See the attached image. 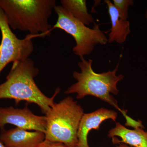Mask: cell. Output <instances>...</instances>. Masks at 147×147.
I'll return each instance as SVG.
<instances>
[{
  "label": "cell",
  "mask_w": 147,
  "mask_h": 147,
  "mask_svg": "<svg viewBox=\"0 0 147 147\" xmlns=\"http://www.w3.org/2000/svg\"><path fill=\"white\" fill-rule=\"evenodd\" d=\"M118 114L115 111L102 108L82 116L77 132L78 147H90L88 144V136L92 129L99 130L103 121L111 119L115 121Z\"/></svg>",
  "instance_id": "ba28073f"
},
{
  "label": "cell",
  "mask_w": 147,
  "mask_h": 147,
  "mask_svg": "<svg viewBox=\"0 0 147 147\" xmlns=\"http://www.w3.org/2000/svg\"><path fill=\"white\" fill-rule=\"evenodd\" d=\"M0 147H7L3 142L0 141Z\"/></svg>",
  "instance_id": "2e32d148"
},
{
  "label": "cell",
  "mask_w": 147,
  "mask_h": 147,
  "mask_svg": "<svg viewBox=\"0 0 147 147\" xmlns=\"http://www.w3.org/2000/svg\"><path fill=\"white\" fill-rule=\"evenodd\" d=\"M143 129H129L117 123L115 127L108 132V136L112 138L115 144L123 143L133 147H147V132Z\"/></svg>",
  "instance_id": "30bf717a"
},
{
  "label": "cell",
  "mask_w": 147,
  "mask_h": 147,
  "mask_svg": "<svg viewBox=\"0 0 147 147\" xmlns=\"http://www.w3.org/2000/svg\"><path fill=\"white\" fill-rule=\"evenodd\" d=\"M45 140V134L16 127L6 130L2 129L0 141L7 147H38Z\"/></svg>",
  "instance_id": "9c48e42d"
},
{
  "label": "cell",
  "mask_w": 147,
  "mask_h": 147,
  "mask_svg": "<svg viewBox=\"0 0 147 147\" xmlns=\"http://www.w3.org/2000/svg\"><path fill=\"white\" fill-rule=\"evenodd\" d=\"M145 17H146V19L147 21V8L146 11V14H145Z\"/></svg>",
  "instance_id": "e0dca14e"
},
{
  "label": "cell",
  "mask_w": 147,
  "mask_h": 147,
  "mask_svg": "<svg viewBox=\"0 0 147 147\" xmlns=\"http://www.w3.org/2000/svg\"><path fill=\"white\" fill-rule=\"evenodd\" d=\"M118 146H117V147H133L130 146L125 144H123V143H120V144H118Z\"/></svg>",
  "instance_id": "9a60e30c"
},
{
  "label": "cell",
  "mask_w": 147,
  "mask_h": 147,
  "mask_svg": "<svg viewBox=\"0 0 147 147\" xmlns=\"http://www.w3.org/2000/svg\"><path fill=\"white\" fill-rule=\"evenodd\" d=\"M56 5L55 0H0L10 28L38 36L50 34L49 19Z\"/></svg>",
  "instance_id": "3957f363"
},
{
  "label": "cell",
  "mask_w": 147,
  "mask_h": 147,
  "mask_svg": "<svg viewBox=\"0 0 147 147\" xmlns=\"http://www.w3.org/2000/svg\"><path fill=\"white\" fill-rule=\"evenodd\" d=\"M0 30L1 41L0 44V74L10 62L23 61L29 58L34 51L32 41L37 36L27 35L19 39L11 31L4 13L0 8Z\"/></svg>",
  "instance_id": "8992f818"
},
{
  "label": "cell",
  "mask_w": 147,
  "mask_h": 147,
  "mask_svg": "<svg viewBox=\"0 0 147 147\" xmlns=\"http://www.w3.org/2000/svg\"><path fill=\"white\" fill-rule=\"evenodd\" d=\"M84 110L71 96L55 102L45 114V140L62 143L67 147H78L77 132Z\"/></svg>",
  "instance_id": "277c9868"
},
{
  "label": "cell",
  "mask_w": 147,
  "mask_h": 147,
  "mask_svg": "<svg viewBox=\"0 0 147 147\" xmlns=\"http://www.w3.org/2000/svg\"><path fill=\"white\" fill-rule=\"evenodd\" d=\"M104 3L108 7L111 23V29L108 37V42L124 43L131 32L129 21L120 17L118 11L110 0H105Z\"/></svg>",
  "instance_id": "8fae6325"
},
{
  "label": "cell",
  "mask_w": 147,
  "mask_h": 147,
  "mask_svg": "<svg viewBox=\"0 0 147 147\" xmlns=\"http://www.w3.org/2000/svg\"><path fill=\"white\" fill-rule=\"evenodd\" d=\"M7 124L27 130H34L45 133L47 122L45 116L34 115L27 106L23 109L0 107V127Z\"/></svg>",
  "instance_id": "52a82bcc"
},
{
  "label": "cell",
  "mask_w": 147,
  "mask_h": 147,
  "mask_svg": "<svg viewBox=\"0 0 147 147\" xmlns=\"http://www.w3.org/2000/svg\"><path fill=\"white\" fill-rule=\"evenodd\" d=\"M39 72L30 58L13 62L6 81L0 85V99H13L16 104L21 101L34 103L46 114L54 105V99L61 90L57 88L51 97L45 96L35 82L34 78Z\"/></svg>",
  "instance_id": "6da1fadb"
},
{
  "label": "cell",
  "mask_w": 147,
  "mask_h": 147,
  "mask_svg": "<svg viewBox=\"0 0 147 147\" xmlns=\"http://www.w3.org/2000/svg\"><path fill=\"white\" fill-rule=\"evenodd\" d=\"M61 6L69 11L72 16L86 26L94 23L92 14L88 11L86 1L85 0H61Z\"/></svg>",
  "instance_id": "7c38bea8"
},
{
  "label": "cell",
  "mask_w": 147,
  "mask_h": 147,
  "mask_svg": "<svg viewBox=\"0 0 147 147\" xmlns=\"http://www.w3.org/2000/svg\"><path fill=\"white\" fill-rule=\"evenodd\" d=\"M113 4L118 11L120 17L124 20L128 18L129 7L133 5L132 0H113Z\"/></svg>",
  "instance_id": "4fadbf2b"
},
{
  "label": "cell",
  "mask_w": 147,
  "mask_h": 147,
  "mask_svg": "<svg viewBox=\"0 0 147 147\" xmlns=\"http://www.w3.org/2000/svg\"><path fill=\"white\" fill-rule=\"evenodd\" d=\"M38 147H67L62 143L53 142L44 140Z\"/></svg>",
  "instance_id": "5bb4252c"
},
{
  "label": "cell",
  "mask_w": 147,
  "mask_h": 147,
  "mask_svg": "<svg viewBox=\"0 0 147 147\" xmlns=\"http://www.w3.org/2000/svg\"><path fill=\"white\" fill-rule=\"evenodd\" d=\"M58 16L53 28L61 29L73 37L76 42L72 51L80 57L90 55L98 45H105L108 42L105 32L100 28V24H95L92 28L74 17L61 5L54 8Z\"/></svg>",
  "instance_id": "5b68a950"
},
{
  "label": "cell",
  "mask_w": 147,
  "mask_h": 147,
  "mask_svg": "<svg viewBox=\"0 0 147 147\" xmlns=\"http://www.w3.org/2000/svg\"><path fill=\"white\" fill-rule=\"evenodd\" d=\"M92 62L93 60L91 59L86 60L84 57H80L78 65L81 72L75 71L73 74L74 78L77 82L68 88L65 93L77 94L76 98L78 99H81L87 95H91L108 102L121 113L126 119L125 125H129L133 121V119L127 115V110L119 108L117 101L111 95V94H118L119 90L117 85L125 77L122 74L119 76L116 75L119 63L113 71L96 73L92 67Z\"/></svg>",
  "instance_id": "7a4b0ae2"
}]
</instances>
